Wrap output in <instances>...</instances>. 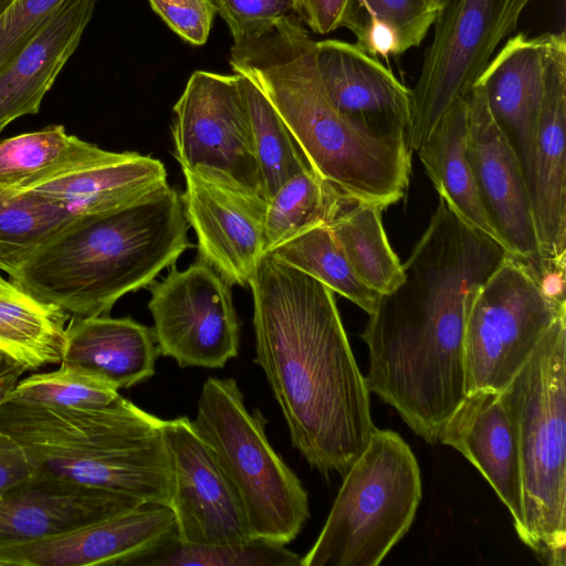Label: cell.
Listing matches in <instances>:
<instances>
[{
  "mask_svg": "<svg viewBox=\"0 0 566 566\" xmlns=\"http://www.w3.org/2000/svg\"><path fill=\"white\" fill-rule=\"evenodd\" d=\"M438 441L459 451L481 472L507 507L518 534L523 526L518 443L502 392L467 394L446 421Z\"/></svg>",
  "mask_w": 566,
  "mask_h": 566,
  "instance_id": "19",
  "label": "cell"
},
{
  "mask_svg": "<svg viewBox=\"0 0 566 566\" xmlns=\"http://www.w3.org/2000/svg\"><path fill=\"white\" fill-rule=\"evenodd\" d=\"M381 208L352 201L327 226L356 275L382 295L403 281V270L387 239Z\"/></svg>",
  "mask_w": 566,
  "mask_h": 566,
  "instance_id": "28",
  "label": "cell"
},
{
  "mask_svg": "<svg viewBox=\"0 0 566 566\" xmlns=\"http://www.w3.org/2000/svg\"><path fill=\"white\" fill-rule=\"evenodd\" d=\"M24 371L20 365L0 354V406L6 402Z\"/></svg>",
  "mask_w": 566,
  "mask_h": 566,
  "instance_id": "43",
  "label": "cell"
},
{
  "mask_svg": "<svg viewBox=\"0 0 566 566\" xmlns=\"http://www.w3.org/2000/svg\"><path fill=\"white\" fill-rule=\"evenodd\" d=\"M70 318L0 274V354L25 371L62 363Z\"/></svg>",
  "mask_w": 566,
  "mask_h": 566,
  "instance_id": "27",
  "label": "cell"
},
{
  "mask_svg": "<svg viewBox=\"0 0 566 566\" xmlns=\"http://www.w3.org/2000/svg\"><path fill=\"white\" fill-rule=\"evenodd\" d=\"M440 11L450 0H429ZM439 13V12H438Z\"/></svg>",
  "mask_w": 566,
  "mask_h": 566,
  "instance_id": "45",
  "label": "cell"
},
{
  "mask_svg": "<svg viewBox=\"0 0 566 566\" xmlns=\"http://www.w3.org/2000/svg\"><path fill=\"white\" fill-rule=\"evenodd\" d=\"M517 260L524 265L543 296L556 307L566 308V254H537L531 259Z\"/></svg>",
  "mask_w": 566,
  "mask_h": 566,
  "instance_id": "41",
  "label": "cell"
},
{
  "mask_svg": "<svg viewBox=\"0 0 566 566\" xmlns=\"http://www.w3.org/2000/svg\"><path fill=\"white\" fill-rule=\"evenodd\" d=\"M239 75L261 175L263 196L268 200L285 181L312 167L271 102L251 80Z\"/></svg>",
  "mask_w": 566,
  "mask_h": 566,
  "instance_id": "31",
  "label": "cell"
},
{
  "mask_svg": "<svg viewBox=\"0 0 566 566\" xmlns=\"http://www.w3.org/2000/svg\"><path fill=\"white\" fill-rule=\"evenodd\" d=\"M301 556L285 544L252 537L233 544H184L179 539L135 566H300Z\"/></svg>",
  "mask_w": 566,
  "mask_h": 566,
  "instance_id": "33",
  "label": "cell"
},
{
  "mask_svg": "<svg viewBox=\"0 0 566 566\" xmlns=\"http://www.w3.org/2000/svg\"><path fill=\"white\" fill-rule=\"evenodd\" d=\"M74 218L31 189L0 188V271L10 275Z\"/></svg>",
  "mask_w": 566,
  "mask_h": 566,
  "instance_id": "30",
  "label": "cell"
},
{
  "mask_svg": "<svg viewBox=\"0 0 566 566\" xmlns=\"http://www.w3.org/2000/svg\"><path fill=\"white\" fill-rule=\"evenodd\" d=\"M352 201L356 200L312 168L293 176L266 200L265 253L312 228L328 224Z\"/></svg>",
  "mask_w": 566,
  "mask_h": 566,
  "instance_id": "29",
  "label": "cell"
},
{
  "mask_svg": "<svg viewBox=\"0 0 566 566\" xmlns=\"http://www.w3.org/2000/svg\"><path fill=\"white\" fill-rule=\"evenodd\" d=\"M546 42L547 33L510 36L474 84L483 91L491 116L515 153L527 188L543 98Z\"/></svg>",
  "mask_w": 566,
  "mask_h": 566,
  "instance_id": "20",
  "label": "cell"
},
{
  "mask_svg": "<svg viewBox=\"0 0 566 566\" xmlns=\"http://www.w3.org/2000/svg\"><path fill=\"white\" fill-rule=\"evenodd\" d=\"M32 469L23 448L0 430V496L27 483Z\"/></svg>",
  "mask_w": 566,
  "mask_h": 566,
  "instance_id": "42",
  "label": "cell"
},
{
  "mask_svg": "<svg viewBox=\"0 0 566 566\" xmlns=\"http://www.w3.org/2000/svg\"><path fill=\"white\" fill-rule=\"evenodd\" d=\"M15 0H0V15L4 13Z\"/></svg>",
  "mask_w": 566,
  "mask_h": 566,
  "instance_id": "44",
  "label": "cell"
},
{
  "mask_svg": "<svg viewBox=\"0 0 566 566\" xmlns=\"http://www.w3.org/2000/svg\"><path fill=\"white\" fill-rule=\"evenodd\" d=\"M63 0H15L0 15V70L27 45Z\"/></svg>",
  "mask_w": 566,
  "mask_h": 566,
  "instance_id": "37",
  "label": "cell"
},
{
  "mask_svg": "<svg viewBox=\"0 0 566 566\" xmlns=\"http://www.w3.org/2000/svg\"><path fill=\"white\" fill-rule=\"evenodd\" d=\"M168 186L165 165L134 151L124 160L77 170L31 190L81 217L129 206Z\"/></svg>",
  "mask_w": 566,
  "mask_h": 566,
  "instance_id": "24",
  "label": "cell"
},
{
  "mask_svg": "<svg viewBox=\"0 0 566 566\" xmlns=\"http://www.w3.org/2000/svg\"><path fill=\"white\" fill-rule=\"evenodd\" d=\"M509 252L439 198L402 264L403 281L380 295L361 334L369 391L432 444L467 396L464 332L473 300Z\"/></svg>",
  "mask_w": 566,
  "mask_h": 566,
  "instance_id": "1",
  "label": "cell"
},
{
  "mask_svg": "<svg viewBox=\"0 0 566 566\" xmlns=\"http://www.w3.org/2000/svg\"><path fill=\"white\" fill-rule=\"evenodd\" d=\"M438 12L429 0H356L352 17L366 14L389 23L398 31L408 51L421 44Z\"/></svg>",
  "mask_w": 566,
  "mask_h": 566,
  "instance_id": "35",
  "label": "cell"
},
{
  "mask_svg": "<svg viewBox=\"0 0 566 566\" xmlns=\"http://www.w3.org/2000/svg\"><path fill=\"white\" fill-rule=\"evenodd\" d=\"M300 566H377L408 533L420 500L418 461L399 433L375 429L347 471Z\"/></svg>",
  "mask_w": 566,
  "mask_h": 566,
  "instance_id": "7",
  "label": "cell"
},
{
  "mask_svg": "<svg viewBox=\"0 0 566 566\" xmlns=\"http://www.w3.org/2000/svg\"><path fill=\"white\" fill-rule=\"evenodd\" d=\"M171 502L184 544H233L253 537L242 504L209 446L187 417L163 420Z\"/></svg>",
  "mask_w": 566,
  "mask_h": 566,
  "instance_id": "13",
  "label": "cell"
},
{
  "mask_svg": "<svg viewBox=\"0 0 566 566\" xmlns=\"http://www.w3.org/2000/svg\"><path fill=\"white\" fill-rule=\"evenodd\" d=\"M190 421L238 495L253 537L294 541L310 518L307 491L271 446L263 415L248 410L237 380L208 377Z\"/></svg>",
  "mask_w": 566,
  "mask_h": 566,
  "instance_id": "8",
  "label": "cell"
},
{
  "mask_svg": "<svg viewBox=\"0 0 566 566\" xmlns=\"http://www.w3.org/2000/svg\"><path fill=\"white\" fill-rule=\"evenodd\" d=\"M118 395L115 387L99 377L60 364L53 371L32 374L19 380L6 402L53 408H85L107 405Z\"/></svg>",
  "mask_w": 566,
  "mask_h": 566,
  "instance_id": "34",
  "label": "cell"
},
{
  "mask_svg": "<svg viewBox=\"0 0 566 566\" xmlns=\"http://www.w3.org/2000/svg\"><path fill=\"white\" fill-rule=\"evenodd\" d=\"M355 7L356 0H293L294 13L317 34L345 28Z\"/></svg>",
  "mask_w": 566,
  "mask_h": 566,
  "instance_id": "40",
  "label": "cell"
},
{
  "mask_svg": "<svg viewBox=\"0 0 566 566\" xmlns=\"http://www.w3.org/2000/svg\"><path fill=\"white\" fill-rule=\"evenodd\" d=\"M268 253L313 276L368 315L375 311L380 294L356 275L327 224L312 228Z\"/></svg>",
  "mask_w": 566,
  "mask_h": 566,
  "instance_id": "32",
  "label": "cell"
},
{
  "mask_svg": "<svg viewBox=\"0 0 566 566\" xmlns=\"http://www.w3.org/2000/svg\"><path fill=\"white\" fill-rule=\"evenodd\" d=\"M530 0H450L433 23L416 86L411 90L409 148L418 149L441 118L468 94Z\"/></svg>",
  "mask_w": 566,
  "mask_h": 566,
  "instance_id": "9",
  "label": "cell"
},
{
  "mask_svg": "<svg viewBox=\"0 0 566 566\" xmlns=\"http://www.w3.org/2000/svg\"><path fill=\"white\" fill-rule=\"evenodd\" d=\"M0 430L23 448L32 478L170 506L172 478L163 419L120 395L85 408L4 402Z\"/></svg>",
  "mask_w": 566,
  "mask_h": 566,
  "instance_id": "5",
  "label": "cell"
},
{
  "mask_svg": "<svg viewBox=\"0 0 566 566\" xmlns=\"http://www.w3.org/2000/svg\"><path fill=\"white\" fill-rule=\"evenodd\" d=\"M566 308L549 303L524 265L507 254L476 293L464 332L467 394L502 392Z\"/></svg>",
  "mask_w": 566,
  "mask_h": 566,
  "instance_id": "10",
  "label": "cell"
},
{
  "mask_svg": "<svg viewBox=\"0 0 566 566\" xmlns=\"http://www.w3.org/2000/svg\"><path fill=\"white\" fill-rule=\"evenodd\" d=\"M566 35L547 33L530 199L542 256L566 254Z\"/></svg>",
  "mask_w": 566,
  "mask_h": 566,
  "instance_id": "17",
  "label": "cell"
},
{
  "mask_svg": "<svg viewBox=\"0 0 566 566\" xmlns=\"http://www.w3.org/2000/svg\"><path fill=\"white\" fill-rule=\"evenodd\" d=\"M153 10L180 38L193 45L207 42L217 9L213 0H148Z\"/></svg>",
  "mask_w": 566,
  "mask_h": 566,
  "instance_id": "38",
  "label": "cell"
},
{
  "mask_svg": "<svg viewBox=\"0 0 566 566\" xmlns=\"http://www.w3.org/2000/svg\"><path fill=\"white\" fill-rule=\"evenodd\" d=\"M233 42L256 38L294 13L293 0H213Z\"/></svg>",
  "mask_w": 566,
  "mask_h": 566,
  "instance_id": "36",
  "label": "cell"
},
{
  "mask_svg": "<svg viewBox=\"0 0 566 566\" xmlns=\"http://www.w3.org/2000/svg\"><path fill=\"white\" fill-rule=\"evenodd\" d=\"M96 0H63L27 45L0 70V132L39 113L42 99L80 44Z\"/></svg>",
  "mask_w": 566,
  "mask_h": 566,
  "instance_id": "21",
  "label": "cell"
},
{
  "mask_svg": "<svg viewBox=\"0 0 566 566\" xmlns=\"http://www.w3.org/2000/svg\"><path fill=\"white\" fill-rule=\"evenodd\" d=\"M345 28L355 34L356 44L375 57L387 59L406 52L398 31L382 20L354 14Z\"/></svg>",
  "mask_w": 566,
  "mask_h": 566,
  "instance_id": "39",
  "label": "cell"
},
{
  "mask_svg": "<svg viewBox=\"0 0 566 566\" xmlns=\"http://www.w3.org/2000/svg\"><path fill=\"white\" fill-rule=\"evenodd\" d=\"M138 505L103 490L31 478L0 496V544L65 532Z\"/></svg>",
  "mask_w": 566,
  "mask_h": 566,
  "instance_id": "22",
  "label": "cell"
},
{
  "mask_svg": "<svg viewBox=\"0 0 566 566\" xmlns=\"http://www.w3.org/2000/svg\"><path fill=\"white\" fill-rule=\"evenodd\" d=\"M172 111L174 155L182 171L264 198L239 74L195 71Z\"/></svg>",
  "mask_w": 566,
  "mask_h": 566,
  "instance_id": "11",
  "label": "cell"
},
{
  "mask_svg": "<svg viewBox=\"0 0 566 566\" xmlns=\"http://www.w3.org/2000/svg\"><path fill=\"white\" fill-rule=\"evenodd\" d=\"M230 65L262 91L312 169L343 195L381 209L403 197L411 172L407 139L374 132L332 104L316 65L315 41L296 14L233 43Z\"/></svg>",
  "mask_w": 566,
  "mask_h": 566,
  "instance_id": "3",
  "label": "cell"
},
{
  "mask_svg": "<svg viewBox=\"0 0 566 566\" xmlns=\"http://www.w3.org/2000/svg\"><path fill=\"white\" fill-rule=\"evenodd\" d=\"M468 156L482 207L502 245L517 259L538 254L532 205L520 161L474 85L467 98Z\"/></svg>",
  "mask_w": 566,
  "mask_h": 566,
  "instance_id": "15",
  "label": "cell"
},
{
  "mask_svg": "<svg viewBox=\"0 0 566 566\" xmlns=\"http://www.w3.org/2000/svg\"><path fill=\"white\" fill-rule=\"evenodd\" d=\"M417 151L439 198H442L463 222L502 245L482 207L469 160L465 99L458 102L441 118Z\"/></svg>",
  "mask_w": 566,
  "mask_h": 566,
  "instance_id": "26",
  "label": "cell"
},
{
  "mask_svg": "<svg viewBox=\"0 0 566 566\" xmlns=\"http://www.w3.org/2000/svg\"><path fill=\"white\" fill-rule=\"evenodd\" d=\"M182 172L186 188L180 198L197 237L198 258L231 285H248L265 254L266 200Z\"/></svg>",
  "mask_w": 566,
  "mask_h": 566,
  "instance_id": "16",
  "label": "cell"
},
{
  "mask_svg": "<svg viewBox=\"0 0 566 566\" xmlns=\"http://www.w3.org/2000/svg\"><path fill=\"white\" fill-rule=\"evenodd\" d=\"M178 539L171 507L145 503L65 532L0 544V566H135Z\"/></svg>",
  "mask_w": 566,
  "mask_h": 566,
  "instance_id": "14",
  "label": "cell"
},
{
  "mask_svg": "<svg viewBox=\"0 0 566 566\" xmlns=\"http://www.w3.org/2000/svg\"><path fill=\"white\" fill-rule=\"evenodd\" d=\"M158 356L153 328L129 316H71L61 364L99 377L119 390L153 377Z\"/></svg>",
  "mask_w": 566,
  "mask_h": 566,
  "instance_id": "23",
  "label": "cell"
},
{
  "mask_svg": "<svg viewBox=\"0 0 566 566\" xmlns=\"http://www.w3.org/2000/svg\"><path fill=\"white\" fill-rule=\"evenodd\" d=\"M315 60L325 92L342 114L379 134L407 139L411 90L380 59L356 43L326 39L315 42Z\"/></svg>",
  "mask_w": 566,
  "mask_h": 566,
  "instance_id": "18",
  "label": "cell"
},
{
  "mask_svg": "<svg viewBox=\"0 0 566 566\" xmlns=\"http://www.w3.org/2000/svg\"><path fill=\"white\" fill-rule=\"evenodd\" d=\"M227 282L211 265L197 259L148 287L153 332L159 355L180 368H222L240 348L241 324Z\"/></svg>",
  "mask_w": 566,
  "mask_h": 566,
  "instance_id": "12",
  "label": "cell"
},
{
  "mask_svg": "<svg viewBox=\"0 0 566 566\" xmlns=\"http://www.w3.org/2000/svg\"><path fill=\"white\" fill-rule=\"evenodd\" d=\"M180 195L166 187L129 206L74 218L9 276L71 316L107 315L192 244Z\"/></svg>",
  "mask_w": 566,
  "mask_h": 566,
  "instance_id": "4",
  "label": "cell"
},
{
  "mask_svg": "<svg viewBox=\"0 0 566 566\" xmlns=\"http://www.w3.org/2000/svg\"><path fill=\"white\" fill-rule=\"evenodd\" d=\"M254 361L286 422L291 444L322 474H344L375 426L369 389L333 291L265 253L249 284Z\"/></svg>",
  "mask_w": 566,
  "mask_h": 566,
  "instance_id": "2",
  "label": "cell"
},
{
  "mask_svg": "<svg viewBox=\"0 0 566 566\" xmlns=\"http://www.w3.org/2000/svg\"><path fill=\"white\" fill-rule=\"evenodd\" d=\"M115 153L69 135L62 125L0 140V188L28 190L64 175L124 160Z\"/></svg>",
  "mask_w": 566,
  "mask_h": 566,
  "instance_id": "25",
  "label": "cell"
},
{
  "mask_svg": "<svg viewBox=\"0 0 566 566\" xmlns=\"http://www.w3.org/2000/svg\"><path fill=\"white\" fill-rule=\"evenodd\" d=\"M514 420L523 493L521 541L548 566L566 564V315L502 391Z\"/></svg>",
  "mask_w": 566,
  "mask_h": 566,
  "instance_id": "6",
  "label": "cell"
}]
</instances>
